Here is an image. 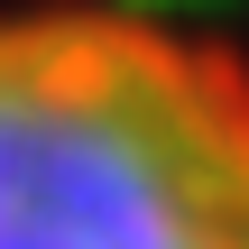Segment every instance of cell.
<instances>
[{
  "mask_svg": "<svg viewBox=\"0 0 249 249\" xmlns=\"http://www.w3.org/2000/svg\"><path fill=\"white\" fill-rule=\"evenodd\" d=\"M0 249H249V55L120 0L0 9Z\"/></svg>",
  "mask_w": 249,
  "mask_h": 249,
  "instance_id": "cell-1",
  "label": "cell"
}]
</instances>
